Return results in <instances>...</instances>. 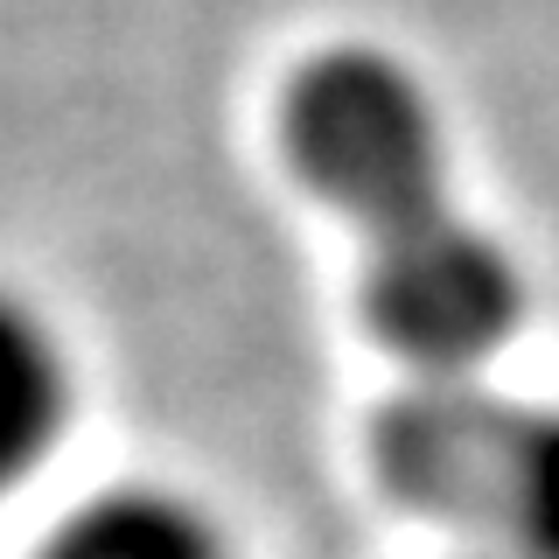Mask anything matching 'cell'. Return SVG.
Returning a JSON list of instances; mask_svg holds the SVG:
<instances>
[{
  "instance_id": "cell-1",
  "label": "cell",
  "mask_w": 559,
  "mask_h": 559,
  "mask_svg": "<svg viewBox=\"0 0 559 559\" xmlns=\"http://www.w3.org/2000/svg\"><path fill=\"white\" fill-rule=\"evenodd\" d=\"M280 140L301 182L364 238V308L413 378H476L524 314V273L454 203L427 84L384 49H322L287 84Z\"/></svg>"
},
{
  "instance_id": "cell-2",
  "label": "cell",
  "mask_w": 559,
  "mask_h": 559,
  "mask_svg": "<svg viewBox=\"0 0 559 559\" xmlns=\"http://www.w3.org/2000/svg\"><path fill=\"white\" fill-rule=\"evenodd\" d=\"M78 371L70 343L35 301L0 287V497L22 489L70 433Z\"/></svg>"
},
{
  "instance_id": "cell-3",
  "label": "cell",
  "mask_w": 559,
  "mask_h": 559,
  "mask_svg": "<svg viewBox=\"0 0 559 559\" xmlns=\"http://www.w3.org/2000/svg\"><path fill=\"white\" fill-rule=\"evenodd\" d=\"M35 559H231L217 518L168 483H112L43 532Z\"/></svg>"
},
{
  "instance_id": "cell-4",
  "label": "cell",
  "mask_w": 559,
  "mask_h": 559,
  "mask_svg": "<svg viewBox=\"0 0 559 559\" xmlns=\"http://www.w3.org/2000/svg\"><path fill=\"white\" fill-rule=\"evenodd\" d=\"M483 532H497L511 559H559V399L511 406Z\"/></svg>"
}]
</instances>
